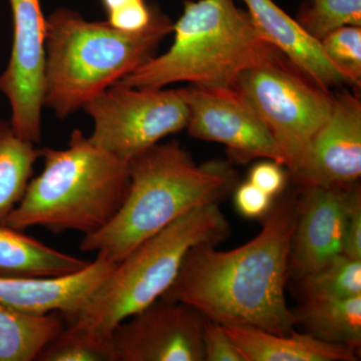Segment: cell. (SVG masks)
I'll return each instance as SVG.
<instances>
[{
  "instance_id": "28",
  "label": "cell",
  "mask_w": 361,
  "mask_h": 361,
  "mask_svg": "<svg viewBox=\"0 0 361 361\" xmlns=\"http://www.w3.org/2000/svg\"><path fill=\"white\" fill-rule=\"evenodd\" d=\"M342 254L353 260H361V194L360 186L356 187L351 202Z\"/></svg>"
},
{
  "instance_id": "22",
  "label": "cell",
  "mask_w": 361,
  "mask_h": 361,
  "mask_svg": "<svg viewBox=\"0 0 361 361\" xmlns=\"http://www.w3.org/2000/svg\"><path fill=\"white\" fill-rule=\"evenodd\" d=\"M296 21L320 42L338 28L361 26V0H311L301 7Z\"/></svg>"
},
{
  "instance_id": "12",
  "label": "cell",
  "mask_w": 361,
  "mask_h": 361,
  "mask_svg": "<svg viewBox=\"0 0 361 361\" xmlns=\"http://www.w3.org/2000/svg\"><path fill=\"white\" fill-rule=\"evenodd\" d=\"M361 176V101L350 92L334 96L331 116L311 142L292 175L299 186L351 189Z\"/></svg>"
},
{
  "instance_id": "21",
  "label": "cell",
  "mask_w": 361,
  "mask_h": 361,
  "mask_svg": "<svg viewBox=\"0 0 361 361\" xmlns=\"http://www.w3.org/2000/svg\"><path fill=\"white\" fill-rule=\"evenodd\" d=\"M39 361H116L111 337H97L66 325L40 351Z\"/></svg>"
},
{
  "instance_id": "9",
  "label": "cell",
  "mask_w": 361,
  "mask_h": 361,
  "mask_svg": "<svg viewBox=\"0 0 361 361\" xmlns=\"http://www.w3.org/2000/svg\"><path fill=\"white\" fill-rule=\"evenodd\" d=\"M180 92L189 110L186 129L191 137L224 145L237 163L261 158L285 166L279 145L238 90L191 85Z\"/></svg>"
},
{
  "instance_id": "29",
  "label": "cell",
  "mask_w": 361,
  "mask_h": 361,
  "mask_svg": "<svg viewBox=\"0 0 361 361\" xmlns=\"http://www.w3.org/2000/svg\"><path fill=\"white\" fill-rule=\"evenodd\" d=\"M99 1L103 6L106 16H109V14L130 8L135 4H141L145 0H99Z\"/></svg>"
},
{
  "instance_id": "15",
  "label": "cell",
  "mask_w": 361,
  "mask_h": 361,
  "mask_svg": "<svg viewBox=\"0 0 361 361\" xmlns=\"http://www.w3.org/2000/svg\"><path fill=\"white\" fill-rule=\"evenodd\" d=\"M247 11L264 39L276 47L289 61L322 87L350 85L348 78L327 59L322 44L311 37L272 0H243Z\"/></svg>"
},
{
  "instance_id": "8",
  "label": "cell",
  "mask_w": 361,
  "mask_h": 361,
  "mask_svg": "<svg viewBox=\"0 0 361 361\" xmlns=\"http://www.w3.org/2000/svg\"><path fill=\"white\" fill-rule=\"evenodd\" d=\"M84 109L94 121L90 141L127 163L164 137L186 129L189 120L180 89L114 84Z\"/></svg>"
},
{
  "instance_id": "1",
  "label": "cell",
  "mask_w": 361,
  "mask_h": 361,
  "mask_svg": "<svg viewBox=\"0 0 361 361\" xmlns=\"http://www.w3.org/2000/svg\"><path fill=\"white\" fill-rule=\"evenodd\" d=\"M298 209V195H283L273 202L262 230L248 243L229 251L212 244L193 247L161 297L187 304L220 325L290 334L297 320L285 287Z\"/></svg>"
},
{
  "instance_id": "11",
  "label": "cell",
  "mask_w": 361,
  "mask_h": 361,
  "mask_svg": "<svg viewBox=\"0 0 361 361\" xmlns=\"http://www.w3.org/2000/svg\"><path fill=\"white\" fill-rule=\"evenodd\" d=\"M205 317L161 297L111 332L116 361H204Z\"/></svg>"
},
{
  "instance_id": "27",
  "label": "cell",
  "mask_w": 361,
  "mask_h": 361,
  "mask_svg": "<svg viewBox=\"0 0 361 361\" xmlns=\"http://www.w3.org/2000/svg\"><path fill=\"white\" fill-rule=\"evenodd\" d=\"M276 161H262L251 169L249 182L271 197L278 196L286 184V173Z\"/></svg>"
},
{
  "instance_id": "4",
  "label": "cell",
  "mask_w": 361,
  "mask_h": 361,
  "mask_svg": "<svg viewBox=\"0 0 361 361\" xmlns=\"http://www.w3.org/2000/svg\"><path fill=\"white\" fill-rule=\"evenodd\" d=\"M174 42L116 84L163 89L176 82L233 87L243 71L284 56L261 35L235 0H186L173 25Z\"/></svg>"
},
{
  "instance_id": "16",
  "label": "cell",
  "mask_w": 361,
  "mask_h": 361,
  "mask_svg": "<svg viewBox=\"0 0 361 361\" xmlns=\"http://www.w3.org/2000/svg\"><path fill=\"white\" fill-rule=\"evenodd\" d=\"M246 361H357L360 351L310 334L285 336L254 327L221 325Z\"/></svg>"
},
{
  "instance_id": "3",
  "label": "cell",
  "mask_w": 361,
  "mask_h": 361,
  "mask_svg": "<svg viewBox=\"0 0 361 361\" xmlns=\"http://www.w3.org/2000/svg\"><path fill=\"white\" fill-rule=\"evenodd\" d=\"M173 21L156 9L145 30L125 32L106 21H89L70 8L47 18L44 104L59 118L90 99L155 56L173 32Z\"/></svg>"
},
{
  "instance_id": "30",
  "label": "cell",
  "mask_w": 361,
  "mask_h": 361,
  "mask_svg": "<svg viewBox=\"0 0 361 361\" xmlns=\"http://www.w3.org/2000/svg\"><path fill=\"white\" fill-rule=\"evenodd\" d=\"M308 1H311V0H308Z\"/></svg>"
},
{
  "instance_id": "26",
  "label": "cell",
  "mask_w": 361,
  "mask_h": 361,
  "mask_svg": "<svg viewBox=\"0 0 361 361\" xmlns=\"http://www.w3.org/2000/svg\"><path fill=\"white\" fill-rule=\"evenodd\" d=\"M156 9V7L149 6L146 1H142L130 8L109 14L106 23L121 32H141L151 23Z\"/></svg>"
},
{
  "instance_id": "19",
  "label": "cell",
  "mask_w": 361,
  "mask_h": 361,
  "mask_svg": "<svg viewBox=\"0 0 361 361\" xmlns=\"http://www.w3.org/2000/svg\"><path fill=\"white\" fill-rule=\"evenodd\" d=\"M35 144L23 139L11 122L0 121V223L20 203L40 157Z\"/></svg>"
},
{
  "instance_id": "10",
  "label": "cell",
  "mask_w": 361,
  "mask_h": 361,
  "mask_svg": "<svg viewBox=\"0 0 361 361\" xmlns=\"http://www.w3.org/2000/svg\"><path fill=\"white\" fill-rule=\"evenodd\" d=\"M13 14L11 59L0 75V92L11 108L16 134L37 144L42 137L47 18L42 0H8Z\"/></svg>"
},
{
  "instance_id": "24",
  "label": "cell",
  "mask_w": 361,
  "mask_h": 361,
  "mask_svg": "<svg viewBox=\"0 0 361 361\" xmlns=\"http://www.w3.org/2000/svg\"><path fill=\"white\" fill-rule=\"evenodd\" d=\"M202 341L204 361H246L221 325L207 318Z\"/></svg>"
},
{
  "instance_id": "17",
  "label": "cell",
  "mask_w": 361,
  "mask_h": 361,
  "mask_svg": "<svg viewBox=\"0 0 361 361\" xmlns=\"http://www.w3.org/2000/svg\"><path fill=\"white\" fill-rule=\"evenodd\" d=\"M89 263L0 223L1 280L61 276L84 269Z\"/></svg>"
},
{
  "instance_id": "23",
  "label": "cell",
  "mask_w": 361,
  "mask_h": 361,
  "mask_svg": "<svg viewBox=\"0 0 361 361\" xmlns=\"http://www.w3.org/2000/svg\"><path fill=\"white\" fill-rule=\"evenodd\" d=\"M323 54L351 87H361V26H344L329 33L320 42Z\"/></svg>"
},
{
  "instance_id": "14",
  "label": "cell",
  "mask_w": 361,
  "mask_h": 361,
  "mask_svg": "<svg viewBox=\"0 0 361 361\" xmlns=\"http://www.w3.org/2000/svg\"><path fill=\"white\" fill-rule=\"evenodd\" d=\"M118 263L97 256L84 269L61 276L0 279V301L32 315L58 313L70 322L84 308Z\"/></svg>"
},
{
  "instance_id": "6",
  "label": "cell",
  "mask_w": 361,
  "mask_h": 361,
  "mask_svg": "<svg viewBox=\"0 0 361 361\" xmlns=\"http://www.w3.org/2000/svg\"><path fill=\"white\" fill-rule=\"evenodd\" d=\"M229 234L230 225L219 203L189 211L118 263L66 325L109 338L123 320L148 307L168 291L193 247L216 246Z\"/></svg>"
},
{
  "instance_id": "18",
  "label": "cell",
  "mask_w": 361,
  "mask_h": 361,
  "mask_svg": "<svg viewBox=\"0 0 361 361\" xmlns=\"http://www.w3.org/2000/svg\"><path fill=\"white\" fill-rule=\"evenodd\" d=\"M295 316L297 323L313 336L360 350L361 294L348 298L304 299Z\"/></svg>"
},
{
  "instance_id": "20",
  "label": "cell",
  "mask_w": 361,
  "mask_h": 361,
  "mask_svg": "<svg viewBox=\"0 0 361 361\" xmlns=\"http://www.w3.org/2000/svg\"><path fill=\"white\" fill-rule=\"evenodd\" d=\"M304 299L348 298L361 294V260L343 254L322 269L301 278Z\"/></svg>"
},
{
  "instance_id": "5",
  "label": "cell",
  "mask_w": 361,
  "mask_h": 361,
  "mask_svg": "<svg viewBox=\"0 0 361 361\" xmlns=\"http://www.w3.org/2000/svg\"><path fill=\"white\" fill-rule=\"evenodd\" d=\"M44 169L1 224L13 229L97 231L115 215L129 186V163L96 146L80 130L66 149H40Z\"/></svg>"
},
{
  "instance_id": "13",
  "label": "cell",
  "mask_w": 361,
  "mask_h": 361,
  "mask_svg": "<svg viewBox=\"0 0 361 361\" xmlns=\"http://www.w3.org/2000/svg\"><path fill=\"white\" fill-rule=\"evenodd\" d=\"M356 186L351 189L301 187L292 239L289 274H312L342 254L346 222Z\"/></svg>"
},
{
  "instance_id": "2",
  "label": "cell",
  "mask_w": 361,
  "mask_h": 361,
  "mask_svg": "<svg viewBox=\"0 0 361 361\" xmlns=\"http://www.w3.org/2000/svg\"><path fill=\"white\" fill-rule=\"evenodd\" d=\"M236 184L229 164L197 165L179 142H158L129 161V186L122 204L104 227L85 235L80 250L120 263L184 214L220 203Z\"/></svg>"
},
{
  "instance_id": "7",
  "label": "cell",
  "mask_w": 361,
  "mask_h": 361,
  "mask_svg": "<svg viewBox=\"0 0 361 361\" xmlns=\"http://www.w3.org/2000/svg\"><path fill=\"white\" fill-rule=\"evenodd\" d=\"M234 87L270 130L293 175L331 116L334 94L285 56L243 71Z\"/></svg>"
},
{
  "instance_id": "25",
  "label": "cell",
  "mask_w": 361,
  "mask_h": 361,
  "mask_svg": "<svg viewBox=\"0 0 361 361\" xmlns=\"http://www.w3.org/2000/svg\"><path fill=\"white\" fill-rule=\"evenodd\" d=\"M272 199L249 180L236 188L234 196L237 210L247 218L263 217L272 206Z\"/></svg>"
}]
</instances>
